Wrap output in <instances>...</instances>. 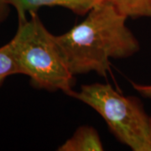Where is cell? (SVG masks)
Segmentation results:
<instances>
[{
  "mask_svg": "<svg viewBox=\"0 0 151 151\" xmlns=\"http://www.w3.org/2000/svg\"><path fill=\"white\" fill-rule=\"evenodd\" d=\"M128 17L109 1L96 6L80 24L56 41L74 76L95 72L106 77L110 59H124L140 50L138 39L126 25Z\"/></svg>",
  "mask_w": 151,
  "mask_h": 151,
  "instance_id": "cell-1",
  "label": "cell"
},
{
  "mask_svg": "<svg viewBox=\"0 0 151 151\" xmlns=\"http://www.w3.org/2000/svg\"><path fill=\"white\" fill-rule=\"evenodd\" d=\"M70 97L99 113L115 137L132 150L151 151V115L139 99L124 96L103 83L82 85Z\"/></svg>",
  "mask_w": 151,
  "mask_h": 151,
  "instance_id": "cell-3",
  "label": "cell"
},
{
  "mask_svg": "<svg viewBox=\"0 0 151 151\" xmlns=\"http://www.w3.org/2000/svg\"><path fill=\"white\" fill-rule=\"evenodd\" d=\"M116 9L131 19L150 18L151 0H108Z\"/></svg>",
  "mask_w": 151,
  "mask_h": 151,
  "instance_id": "cell-6",
  "label": "cell"
},
{
  "mask_svg": "<svg viewBox=\"0 0 151 151\" xmlns=\"http://www.w3.org/2000/svg\"><path fill=\"white\" fill-rule=\"evenodd\" d=\"M19 74L9 43L0 47V86L9 76Z\"/></svg>",
  "mask_w": 151,
  "mask_h": 151,
  "instance_id": "cell-7",
  "label": "cell"
},
{
  "mask_svg": "<svg viewBox=\"0 0 151 151\" xmlns=\"http://www.w3.org/2000/svg\"><path fill=\"white\" fill-rule=\"evenodd\" d=\"M57 150L102 151L104 150V147L96 129L92 126H81Z\"/></svg>",
  "mask_w": 151,
  "mask_h": 151,
  "instance_id": "cell-5",
  "label": "cell"
},
{
  "mask_svg": "<svg viewBox=\"0 0 151 151\" xmlns=\"http://www.w3.org/2000/svg\"><path fill=\"white\" fill-rule=\"evenodd\" d=\"M10 6L8 4V0H0V23L7 19L9 14Z\"/></svg>",
  "mask_w": 151,
  "mask_h": 151,
  "instance_id": "cell-9",
  "label": "cell"
},
{
  "mask_svg": "<svg viewBox=\"0 0 151 151\" xmlns=\"http://www.w3.org/2000/svg\"><path fill=\"white\" fill-rule=\"evenodd\" d=\"M108 0H8V4L15 9L19 22L24 21L33 13L43 7H61L77 15H86L96 6Z\"/></svg>",
  "mask_w": 151,
  "mask_h": 151,
  "instance_id": "cell-4",
  "label": "cell"
},
{
  "mask_svg": "<svg viewBox=\"0 0 151 151\" xmlns=\"http://www.w3.org/2000/svg\"><path fill=\"white\" fill-rule=\"evenodd\" d=\"M132 86L135 91L139 92L143 97L151 99V84L145 85V84H139L135 82H131Z\"/></svg>",
  "mask_w": 151,
  "mask_h": 151,
  "instance_id": "cell-8",
  "label": "cell"
},
{
  "mask_svg": "<svg viewBox=\"0 0 151 151\" xmlns=\"http://www.w3.org/2000/svg\"><path fill=\"white\" fill-rule=\"evenodd\" d=\"M9 43L19 74L29 76L34 87L62 91L68 96L74 91L75 76L70 72L55 35L45 28L37 13L19 22L16 34Z\"/></svg>",
  "mask_w": 151,
  "mask_h": 151,
  "instance_id": "cell-2",
  "label": "cell"
}]
</instances>
